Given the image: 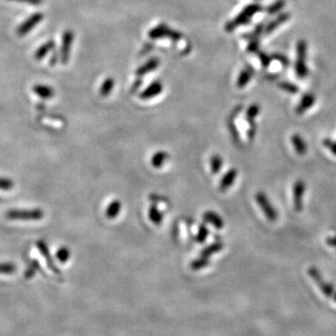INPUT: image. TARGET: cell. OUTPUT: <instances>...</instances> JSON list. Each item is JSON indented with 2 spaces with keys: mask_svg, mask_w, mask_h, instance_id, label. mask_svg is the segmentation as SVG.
Segmentation results:
<instances>
[{
  "mask_svg": "<svg viewBox=\"0 0 336 336\" xmlns=\"http://www.w3.org/2000/svg\"><path fill=\"white\" fill-rule=\"evenodd\" d=\"M285 5H286L285 0H276L267 8V13L269 14L278 13L279 12H281V10L285 7Z\"/></svg>",
  "mask_w": 336,
  "mask_h": 336,
  "instance_id": "obj_23",
  "label": "cell"
},
{
  "mask_svg": "<svg viewBox=\"0 0 336 336\" xmlns=\"http://www.w3.org/2000/svg\"><path fill=\"white\" fill-rule=\"evenodd\" d=\"M279 87L281 88L283 91H285L288 94H297L299 92V88L294 83L288 82V81H282L279 83Z\"/></svg>",
  "mask_w": 336,
  "mask_h": 336,
  "instance_id": "obj_27",
  "label": "cell"
},
{
  "mask_svg": "<svg viewBox=\"0 0 336 336\" xmlns=\"http://www.w3.org/2000/svg\"><path fill=\"white\" fill-rule=\"evenodd\" d=\"M149 220L155 224V225H160L162 222V214L159 210L158 207L156 206H151L149 209Z\"/></svg>",
  "mask_w": 336,
  "mask_h": 336,
  "instance_id": "obj_19",
  "label": "cell"
},
{
  "mask_svg": "<svg viewBox=\"0 0 336 336\" xmlns=\"http://www.w3.org/2000/svg\"><path fill=\"white\" fill-rule=\"evenodd\" d=\"M324 146H326L328 149H331V151L336 155V142H334L330 139H325L323 142Z\"/></svg>",
  "mask_w": 336,
  "mask_h": 336,
  "instance_id": "obj_31",
  "label": "cell"
},
{
  "mask_svg": "<svg viewBox=\"0 0 336 336\" xmlns=\"http://www.w3.org/2000/svg\"><path fill=\"white\" fill-rule=\"evenodd\" d=\"M112 82H106V83L104 84V86L102 87V95H103V96L108 95V94L111 92V88H112Z\"/></svg>",
  "mask_w": 336,
  "mask_h": 336,
  "instance_id": "obj_36",
  "label": "cell"
},
{
  "mask_svg": "<svg viewBox=\"0 0 336 336\" xmlns=\"http://www.w3.org/2000/svg\"><path fill=\"white\" fill-rule=\"evenodd\" d=\"M13 181L10 178L0 177V190L1 191H10L13 188Z\"/></svg>",
  "mask_w": 336,
  "mask_h": 336,
  "instance_id": "obj_30",
  "label": "cell"
},
{
  "mask_svg": "<svg viewBox=\"0 0 336 336\" xmlns=\"http://www.w3.org/2000/svg\"><path fill=\"white\" fill-rule=\"evenodd\" d=\"M291 143L294 147L295 151L298 153L299 155H304L307 151V145L304 138L301 137L299 134H294L291 137Z\"/></svg>",
  "mask_w": 336,
  "mask_h": 336,
  "instance_id": "obj_14",
  "label": "cell"
},
{
  "mask_svg": "<svg viewBox=\"0 0 336 336\" xmlns=\"http://www.w3.org/2000/svg\"><path fill=\"white\" fill-rule=\"evenodd\" d=\"M295 73L299 79H305L308 76L307 66V43L304 40H299L296 45Z\"/></svg>",
  "mask_w": 336,
  "mask_h": 336,
  "instance_id": "obj_1",
  "label": "cell"
},
{
  "mask_svg": "<svg viewBox=\"0 0 336 336\" xmlns=\"http://www.w3.org/2000/svg\"><path fill=\"white\" fill-rule=\"evenodd\" d=\"M304 191V182L302 179H299L293 185V206L295 211L301 212L303 209V197Z\"/></svg>",
  "mask_w": 336,
  "mask_h": 336,
  "instance_id": "obj_7",
  "label": "cell"
},
{
  "mask_svg": "<svg viewBox=\"0 0 336 336\" xmlns=\"http://www.w3.org/2000/svg\"><path fill=\"white\" fill-rule=\"evenodd\" d=\"M251 77H252V71H250L249 69L243 70L239 75V77H238L237 86L240 88L245 87L249 83Z\"/></svg>",
  "mask_w": 336,
  "mask_h": 336,
  "instance_id": "obj_21",
  "label": "cell"
},
{
  "mask_svg": "<svg viewBox=\"0 0 336 336\" xmlns=\"http://www.w3.org/2000/svg\"><path fill=\"white\" fill-rule=\"evenodd\" d=\"M73 41V33L70 30H67L64 33L63 36L62 48H61V61L63 64H66L69 58V52L71 49V44Z\"/></svg>",
  "mask_w": 336,
  "mask_h": 336,
  "instance_id": "obj_8",
  "label": "cell"
},
{
  "mask_svg": "<svg viewBox=\"0 0 336 336\" xmlns=\"http://www.w3.org/2000/svg\"><path fill=\"white\" fill-rule=\"evenodd\" d=\"M289 18H290V14L288 13L279 14L274 20L271 21L269 23V25L265 27V29H264L265 34H271L272 32H274L276 28H278L279 26H281L283 24L288 22L289 20Z\"/></svg>",
  "mask_w": 336,
  "mask_h": 336,
  "instance_id": "obj_11",
  "label": "cell"
},
{
  "mask_svg": "<svg viewBox=\"0 0 336 336\" xmlns=\"http://www.w3.org/2000/svg\"><path fill=\"white\" fill-rule=\"evenodd\" d=\"M224 249V244L221 242H217L215 244H212L209 247H207L201 252V256L203 257H210L212 255H214L215 253L220 252L222 249Z\"/></svg>",
  "mask_w": 336,
  "mask_h": 336,
  "instance_id": "obj_20",
  "label": "cell"
},
{
  "mask_svg": "<svg viewBox=\"0 0 336 336\" xmlns=\"http://www.w3.org/2000/svg\"><path fill=\"white\" fill-rule=\"evenodd\" d=\"M274 58H275L277 61H279V62L281 63L282 64H284V65H288V60L287 59L284 55H282V54H276V55H274Z\"/></svg>",
  "mask_w": 336,
  "mask_h": 336,
  "instance_id": "obj_35",
  "label": "cell"
},
{
  "mask_svg": "<svg viewBox=\"0 0 336 336\" xmlns=\"http://www.w3.org/2000/svg\"><path fill=\"white\" fill-rule=\"evenodd\" d=\"M208 236V230L207 229V227L205 225H201L200 226L199 230H198V233H197V241L199 243H204L207 239V237Z\"/></svg>",
  "mask_w": 336,
  "mask_h": 336,
  "instance_id": "obj_29",
  "label": "cell"
},
{
  "mask_svg": "<svg viewBox=\"0 0 336 336\" xmlns=\"http://www.w3.org/2000/svg\"><path fill=\"white\" fill-rule=\"evenodd\" d=\"M260 60H261V63L263 64V66H267L270 64L271 63V58L269 57V55H267L266 53L264 52H261L260 53Z\"/></svg>",
  "mask_w": 336,
  "mask_h": 336,
  "instance_id": "obj_32",
  "label": "cell"
},
{
  "mask_svg": "<svg viewBox=\"0 0 336 336\" xmlns=\"http://www.w3.org/2000/svg\"><path fill=\"white\" fill-rule=\"evenodd\" d=\"M326 243H327V245L330 246L331 248L336 249V236H335V237H327Z\"/></svg>",
  "mask_w": 336,
  "mask_h": 336,
  "instance_id": "obj_34",
  "label": "cell"
},
{
  "mask_svg": "<svg viewBox=\"0 0 336 336\" xmlns=\"http://www.w3.org/2000/svg\"><path fill=\"white\" fill-rule=\"evenodd\" d=\"M204 220L208 223L213 225L217 229H222L224 228V223L223 219L215 212L208 211L204 215Z\"/></svg>",
  "mask_w": 336,
  "mask_h": 336,
  "instance_id": "obj_15",
  "label": "cell"
},
{
  "mask_svg": "<svg viewBox=\"0 0 336 336\" xmlns=\"http://www.w3.org/2000/svg\"><path fill=\"white\" fill-rule=\"evenodd\" d=\"M209 264V261L207 257H203L201 256L198 259L194 260V261L192 262L191 264V267L192 270L194 271H198V270H201V269H204L205 267H207L208 265Z\"/></svg>",
  "mask_w": 336,
  "mask_h": 336,
  "instance_id": "obj_22",
  "label": "cell"
},
{
  "mask_svg": "<svg viewBox=\"0 0 336 336\" xmlns=\"http://www.w3.org/2000/svg\"><path fill=\"white\" fill-rule=\"evenodd\" d=\"M308 274L310 275L312 279L317 283V285L320 288V289L321 290V292L324 295L328 298H334L335 294H336V290L333 285H331L330 283L324 281L321 274L320 273V271L316 268V267H310L308 270Z\"/></svg>",
  "mask_w": 336,
  "mask_h": 336,
  "instance_id": "obj_3",
  "label": "cell"
},
{
  "mask_svg": "<svg viewBox=\"0 0 336 336\" xmlns=\"http://www.w3.org/2000/svg\"><path fill=\"white\" fill-rule=\"evenodd\" d=\"M161 89L162 88H161L160 84H158V83L157 84H153L152 86H150V87L147 89V91L142 95V97L145 98V99L151 98L152 96L158 95L161 92Z\"/></svg>",
  "mask_w": 336,
  "mask_h": 336,
  "instance_id": "obj_26",
  "label": "cell"
},
{
  "mask_svg": "<svg viewBox=\"0 0 336 336\" xmlns=\"http://www.w3.org/2000/svg\"><path fill=\"white\" fill-rule=\"evenodd\" d=\"M15 271L16 267L13 263H0V274H13Z\"/></svg>",
  "mask_w": 336,
  "mask_h": 336,
  "instance_id": "obj_28",
  "label": "cell"
},
{
  "mask_svg": "<svg viewBox=\"0 0 336 336\" xmlns=\"http://www.w3.org/2000/svg\"><path fill=\"white\" fill-rule=\"evenodd\" d=\"M34 93L42 99H50L54 96L53 89L48 85L44 84H37L33 87Z\"/></svg>",
  "mask_w": 336,
  "mask_h": 336,
  "instance_id": "obj_13",
  "label": "cell"
},
{
  "mask_svg": "<svg viewBox=\"0 0 336 336\" xmlns=\"http://www.w3.org/2000/svg\"><path fill=\"white\" fill-rule=\"evenodd\" d=\"M44 213L40 209L17 210L13 209L6 213V218L12 221H39L43 218Z\"/></svg>",
  "mask_w": 336,
  "mask_h": 336,
  "instance_id": "obj_2",
  "label": "cell"
},
{
  "mask_svg": "<svg viewBox=\"0 0 336 336\" xmlns=\"http://www.w3.org/2000/svg\"><path fill=\"white\" fill-rule=\"evenodd\" d=\"M54 41L53 40H49L48 42L44 43L43 45H41L35 52V58L36 60H42L50 50H53L54 48Z\"/></svg>",
  "mask_w": 336,
  "mask_h": 336,
  "instance_id": "obj_16",
  "label": "cell"
},
{
  "mask_svg": "<svg viewBox=\"0 0 336 336\" xmlns=\"http://www.w3.org/2000/svg\"><path fill=\"white\" fill-rule=\"evenodd\" d=\"M261 6L259 5H250L249 7H247L242 13H240L236 20L231 24V26H230V29H233L235 27H237L239 25H247L249 24V21L251 20V18L256 14L257 13H259L261 11Z\"/></svg>",
  "mask_w": 336,
  "mask_h": 336,
  "instance_id": "obj_5",
  "label": "cell"
},
{
  "mask_svg": "<svg viewBox=\"0 0 336 336\" xmlns=\"http://www.w3.org/2000/svg\"><path fill=\"white\" fill-rule=\"evenodd\" d=\"M70 250L68 248H65V247H63L61 249H58L57 252H56V258L57 260L62 262V263H64L66 261L69 260L70 258Z\"/></svg>",
  "mask_w": 336,
  "mask_h": 336,
  "instance_id": "obj_25",
  "label": "cell"
},
{
  "mask_svg": "<svg viewBox=\"0 0 336 336\" xmlns=\"http://www.w3.org/2000/svg\"><path fill=\"white\" fill-rule=\"evenodd\" d=\"M10 1H16V2H20V3H26V4H30V5H39L43 2V0H10Z\"/></svg>",
  "mask_w": 336,
  "mask_h": 336,
  "instance_id": "obj_33",
  "label": "cell"
},
{
  "mask_svg": "<svg viewBox=\"0 0 336 336\" xmlns=\"http://www.w3.org/2000/svg\"><path fill=\"white\" fill-rule=\"evenodd\" d=\"M315 103H316V96L313 94L310 93L304 94L295 110L296 114L297 115L304 114L309 109H311Z\"/></svg>",
  "mask_w": 336,
  "mask_h": 336,
  "instance_id": "obj_9",
  "label": "cell"
},
{
  "mask_svg": "<svg viewBox=\"0 0 336 336\" xmlns=\"http://www.w3.org/2000/svg\"><path fill=\"white\" fill-rule=\"evenodd\" d=\"M122 210V203L119 200H114L107 208L106 215L109 219H115Z\"/></svg>",
  "mask_w": 336,
  "mask_h": 336,
  "instance_id": "obj_17",
  "label": "cell"
},
{
  "mask_svg": "<svg viewBox=\"0 0 336 336\" xmlns=\"http://www.w3.org/2000/svg\"><path fill=\"white\" fill-rule=\"evenodd\" d=\"M44 16L41 13H36L32 14L30 17H28L25 22L20 25L17 29V34L21 37L27 35L29 32L32 31L34 27H36L42 20Z\"/></svg>",
  "mask_w": 336,
  "mask_h": 336,
  "instance_id": "obj_6",
  "label": "cell"
},
{
  "mask_svg": "<svg viewBox=\"0 0 336 336\" xmlns=\"http://www.w3.org/2000/svg\"><path fill=\"white\" fill-rule=\"evenodd\" d=\"M223 158L220 156V155H213L212 156L211 160H210V163H211V169L212 172L214 174H218L223 166Z\"/></svg>",
  "mask_w": 336,
  "mask_h": 336,
  "instance_id": "obj_24",
  "label": "cell"
},
{
  "mask_svg": "<svg viewBox=\"0 0 336 336\" xmlns=\"http://www.w3.org/2000/svg\"><path fill=\"white\" fill-rule=\"evenodd\" d=\"M334 300H335V301H336V294H335V296H334Z\"/></svg>",
  "mask_w": 336,
  "mask_h": 336,
  "instance_id": "obj_37",
  "label": "cell"
},
{
  "mask_svg": "<svg viewBox=\"0 0 336 336\" xmlns=\"http://www.w3.org/2000/svg\"><path fill=\"white\" fill-rule=\"evenodd\" d=\"M256 201L261 208V211L264 213L266 219L269 222H274L278 218V213L275 210L274 206L271 204L270 200L267 198L266 194L264 192H259L256 194Z\"/></svg>",
  "mask_w": 336,
  "mask_h": 336,
  "instance_id": "obj_4",
  "label": "cell"
},
{
  "mask_svg": "<svg viewBox=\"0 0 336 336\" xmlns=\"http://www.w3.org/2000/svg\"><path fill=\"white\" fill-rule=\"evenodd\" d=\"M237 169H230L226 174L224 175V177H223V179L221 181V184H220L221 190L223 192L228 190L230 187L235 183V181L237 179Z\"/></svg>",
  "mask_w": 336,
  "mask_h": 336,
  "instance_id": "obj_12",
  "label": "cell"
},
{
  "mask_svg": "<svg viewBox=\"0 0 336 336\" xmlns=\"http://www.w3.org/2000/svg\"><path fill=\"white\" fill-rule=\"evenodd\" d=\"M167 159H168V154L165 151H158L153 155L151 159V163L155 168H161L167 161Z\"/></svg>",
  "mask_w": 336,
  "mask_h": 336,
  "instance_id": "obj_18",
  "label": "cell"
},
{
  "mask_svg": "<svg viewBox=\"0 0 336 336\" xmlns=\"http://www.w3.org/2000/svg\"><path fill=\"white\" fill-rule=\"evenodd\" d=\"M37 246L38 249H39V251H40V253L42 254V256L45 258V260L47 261V264H48V266L50 267V270L53 271L55 274H60L59 270L57 269L56 265L54 264L53 260H52V258H51V256H50V251H49V249H48V247H47L46 243L40 240V241L37 242Z\"/></svg>",
  "mask_w": 336,
  "mask_h": 336,
  "instance_id": "obj_10",
  "label": "cell"
}]
</instances>
